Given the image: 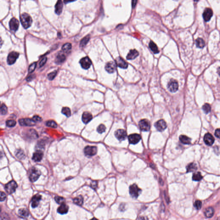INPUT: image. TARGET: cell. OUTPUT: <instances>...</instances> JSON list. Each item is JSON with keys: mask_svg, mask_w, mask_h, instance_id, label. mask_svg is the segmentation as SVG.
Wrapping results in <instances>:
<instances>
[{"mask_svg": "<svg viewBox=\"0 0 220 220\" xmlns=\"http://www.w3.org/2000/svg\"><path fill=\"white\" fill-rule=\"evenodd\" d=\"M20 19L22 26L25 29H27L31 26L32 23V19L28 14L25 13L22 14Z\"/></svg>", "mask_w": 220, "mask_h": 220, "instance_id": "6da1fadb", "label": "cell"}, {"mask_svg": "<svg viewBox=\"0 0 220 220\" xmlns=\"http://www.w3.org/2000/svg\"><path fill=\"white\" fill-rule=\"evenodd\" d=\"M129 192L132 197L137 198L141 193V190L136 184H134L129 187Z\"/></svg>", "mask_w": 220, "mask_h": 220, "instance_id": "7a4b0ae2", "label": "cell"}, {"mask_svg": "<svg viewBox=\"0 0 220 220\" xmlns=\"http://www.w3.org/2000/svg\"><path fill=\"white\" fill-rule=\"evenodd\" d=\"M179 83L177 80L172 79L167 84V88L171 92H175L179 89Z\"/></svg>", "mask_w": 220, "mask_h": 220, "instance_id": "3957f363", "label": "cell"}, {"mask_svg": "<svg viewBox=\"0 0 220 220\" xmlns=\"http://www.w3.org/2000/svg\"><path fill=\"white\" fill-rule=\"evenodd\" d=\"M17 187L18 186L16 182L14 181H12L6 184L5 188L8 193L12 194L15 192Z\"/></svg>", "mask_w": 220, "mask_h": 220, "instance_id": "277c9868", "label": "cell"}, {"mask_svg": "<svg viewBox=\"0 0 220 220\" xmlns=\"http://www.w3.org/2000/svg\"><path fill=\"white\" fill-rule=\"evenodd\" d=\"M41 175V172L36 168H33L31 170L29 176V179L31 182H34L39 179Z\"/></svg>", "mask_w": 220, "mask_h": 220, "instance_id": "5b68a950", "label": "cell"}, {"mask_svg": "<svg viewBox=\"0 0 220 220\" xmlns=\"http://www.w3.org/2000/svg\"><path fill=\"white\" fill-rule=\"evenodd\" d=\"M139 127L141 131L147 132L150 129V122L147 120L143 119L140 121L139 123Z\"/></svg>", "mask_w": 220, "mask_h": 220, "instance_id": "8992f818", "label": "cell"}, {"mask_svg": "<svg viewBox=\"0 0 220 220\" xmlns=\"http://www.w3.org/2000/svg\"><path fill=\"white\" fill-rule=\"evenodd\" d=\"M84 152L87 156H93L96 154L97 148L95 146H86L84 148Z\"/></svg>", "mask_w": 220, "mask_h": 220, "instance_id": "52a82bcc", "label": "cell"}, {"mask_svg": "<svg viewBox=\"0 0 220 220\" xmlns=\"http://www.w3.org/2000/svg\"><path fill=\"white\" fill-rule=\"evenodd\" d=\"M19 54L16 52L13 51L10 52L8 56L7 62L10 65L14 64L16 62L17 58L19 57Z\"/></svg>", "mask_w": 220, "mask_h": 220, "instance_id": "ba28073f", "label": "cell"}, {"mask_svg": "<svg viewBox=\"0 0 220 220\" xmlns=\"http://www.w3.org/2000/svg\"><path fill=\"white\" fill-rule=\"evenodd\" d=\"M19 123L22 126L26 127H32L36 124V122L33 121V119L30 118L20 119Z\"/></svg>", "mask_w": 220, "mask_h": 220, "instance_id": "9c48e42d", "label": "cell"}, {"mask_svg": "<svg viewBox=\"0 0 220 220\" xmlns=\"http://www.w3.org/2000/svg\"><path fill=\"white\" fill-rule=\"evenodd\" d=\"M19 25V21H18V19L14 17L12 18L9 22L10 29L14 32H16L18 30Z\"/></svg>", "mask_w": 220, "mask_h": 220, "instance_id": "30bf717a", "label": "cell"}, {"mask_svg": "<svg viewBox=\"0 0 220 220\" xmlns=\"http://www.w3.org/2000/svg\"><path fill=\"white\" fill-rule=\"evenodd\" d=\"M141 136L138 134H132L129 136L128 139L130 144H135L138 143L141 140Z\"/></svg>", "mask_w": 220, "mask_h": 220, "instance_id": "8fae6325", "label": "cell"}, {"mask_svg": "<svg viewBox=\"0 0 220 220\" xmlns=\"http://www.w3.org/2000/svg\"><path fill=\"white\" fill-rule=\"evenodd\" d=\"M115 135L119 141H122L125 140L127 137V133L125 130L122 129H118L116 131Z\"/></svg>", "mask_w": 220, "mask_h": 220, "instance_id": "7c38bea8", "label": "cell"}, {"mask_svg": "<svg viewBox=\"0 0 220 220\" xmlns=\"http://www.w3.org/2000/svg\"><path fill=\"white\" fill-rule=\"evenodd\" d=\"M154 126L158 131L161 132L166 129L167 124L163 120H160L155 124Z\"/></svg>", "mask_w": 220, "mask_h": 220, "instance_id": "4fadbf2b", "label": "cell"}, {"mask_svg": "<svg viewBox=\"0 0 220 220\" xmlns=\"http://www.w3.org/2000/svg\"><path fill=\"white\" fill-rule=\"evenodd\" d=\"M80 63L82 68L85 69H89L92 65L91 60L87 57L82 58L80 61Z\"/></svg>", "mask_w": 220, "mask_h": 220, "instance_id": "5bb4252c", "label": "cell"}, {"mask_svg": "<svg viewBox=\"0 0 220 220\" xmlns=\"http://www.w3.org/2000/svg\"><path fill=\"white\" fill-rule=\"evenodd\" d=\"M213 15V13L212 10L210 8H206L202 14V17L203 18L205 22H208L211 19Z\"/></svg>", "mask_w": 220, "mask_h": 220, "instance_id": "9a60e30c", "label": "cell"}, {"mask_svg": "<svg viewBox=\"0 0 220 220\" xmlns=\"http://www.w3.org/2000/svg\"><path fill=\"white\" fill-rule=\"evenodd\" d=\"M116 65L122 69H126L128 66V63L121 57H118L115 60Z\"/></svg>", "mask_w": 220, "mask_h": 220, "instance_id": "2e32d148", "label": "cell"}, {"mask_svg": "<svg viewBox=\"0 0 220 220\" xmlns=\"http://www.w3.org/2000/svg\"><path fill=\"white\" fill-rule=\"evenodd\" d=\"M204 141L206 145L208 146H211L214 143V139L211 134L208 133L205 134L204 136Z\"/></svg>", "mask_w": 220, "mask_h": 220, "instance_id": "e0dca14e", "label": "cell"}, {"mask_svg": "<svg viewBox=\"0 0 220 220\" xmlns=\"http://www.w3.org/2000/svg\"><path fill=\"white\" fill-rule=\"evenodd\" d=\"M105 70L108 73H113L115 72L116 69V64L114 62H110L107 63L105 67Z\"/></svg>", "mask_w": 220, "mask_h": 220, "instance_id": "ac0fdd59", "label": "cell"}, {"mask_svg": "<svg viewBox=\"0 0 220 220\" xmlns=\"http://www.w3.org/2000/svg\"><path fill=\"white\" fill-rule=\"evenodd\" d=\"M43 156V153L41 150H37L33 154L32 159L35 162H40L42 159Z\"/></svg>", "mask_w": 220, "mask_h": 220, "instance_id": "d6986e66", "label": "cell"}, {"mask_svg": "<svg viewBox=\"0 0 220 220\" xmlns=\"http://www.w3.org/2000/svg\"><path fill=\"white\" fill-rule=\"evenodd\" d=\"M41 199V196L39 194H37L33 196L31 199V206L33 208H36L38 206L39 202Z\"/></svg>", "mask_w": 220, "mask_h": 220, "instance_id": "ffe728a7", "label": "cell"}, {"mask_svg": "<svg viewBox=\"0 0 220 220\" xmlns=\"http://www.w3.org/2000/svg\"><path fill=\"white\" fill-rule=\"evenodd\" d=\"M92 115L88 112H85L82 115V121L84 124H88V123H89L92 120Z\"/></svg>", "mask_w": 220, "mask_h": 220, "instance_id": "44dd1931", "label": "cell"}, {"mask_svg": "<svg viewBox=\"0 0 220 220\" xmlns=\"http://www.w3.org/2000/svg\"><path fill=\"white\" fill-rule=\"evenodd\" d=\"M69 207L65 203L61 204L58 208L57 212L60 214H66L69 211Z\"/></svg>", "mask_w": 220, "mask_h": 220, "instance_id": "7402d4cb", "label": "cell"}, {"mask_svg": "<svg viewBox=\"0 0 220 220\" xmlns=\"http://www.w3.org/2000/svg\"><path fill=\"white\" fill-rule=\"evenodd\" d=\"M139 55V52L136 49H131L128 53L127 56V60H134L135 59L138 57Z\"/></svg>", "mask_w": 220, "mask_h": 220, "instance_id": "603a6c76", "label": "cell"}, {"mask_svg": "<svg viewBox=\"0 0 220 220\" xmlns=\"http://www.w3.org/2000/svg\"><path fill=\"white\" fill-rule=\"evenodd\" d=\"M63 9V2L61 1H58L57 2L56 5H55V12L56 13L60 15L62 13Z\"/></svg>", "mask_w": 220, "mask_h": 220, "instance_id": "cb8c5ba5", "label": "cell"}, {"mask_svg": "<svg viewBox=\"0 0 220 220\" xmlns=\"http://www.w3.org/2000/svg\"><path fill=\"white\" fill-rule=\"evenodd\" d=\"M66 56L64 53L62 52H58L56 58V62L58 64H60L61 63L64 62L66 60Z\"/></svg>", "mask_w": 220, "mask_h": 220, "instance_id": "d4e9b609", "label": "cell"}, {"mask_svg": "<svg viewBox=\"0 0 220 220\" xmlns=\"http://www.w3.org/2000/svg\"><path fill=\"white\" fill-rule=\"evenodd\" d=\"M214 214V209L211 207H209L206 208L204 211V214L205 217L208 218L212 217Z\"/></svg>", "mask_w": 220, "mask_h": 220, "instance_id": "484cf974", "label": "cell"}, {"mask_svg": "<svg viewBox=\"0 0 220 220\" xmlns=\"http://www.w3.org/2000/svg\"><path fill=\"white\" fill-rule=\"evenodd\" d=\"M179 139L182 143L185 144H190L191 143V138L187 137L186 135H181L179 137Z\"/></svg>", "mask_w": 220, "mask_h": 220, "instance_id": "4316f807", "label": "cell"}, {"mask_svg": "<svg viewBox=\"0 0 220 220\" xmlns=\"http://www.w3.org/2000/svg\"><path fill=\"white\" fill-rule=\"evenodd\" d=\"M149 47L150 48V49L155 54H157L159 53V51L158 48L157 46H156V45L152 41H150L149 44Z\"/></svg>", "mask_w": 220, "mask_h": 220, "instance_id": "83f0119b", "label": "cell"}, {"mask_svg": "<svg viewBox=\"0 0 220 220\" xmlns=\"http://www.w3.org/2000/svg\"><path fill=\"white\" fill-rule=\"evenodd\" d=\"M196 44L197 47L199 48H203L205 46V42L203 40V39L201 38H198L196 39Z\"/></svg>", "mask_w": 220, "mask_h": 220, "instance_id": "f1b7e54d", "label": "cell"}, {"mask_svg": "<svg viewBox=\"0 0 220 220\" xmlns=\"http://www.w3.org/2000/svg\"><path fill=\"white\" fill-rule=\"evenodd\" d=\"M73 202L74 204L78 205L81 206L83 205V197L82 196H79L74 198L73 199Z\"/></svg>", "mask_w": 220, "mask_h": 220, "instance_id": "f546056e", "label": "cell"}, {"mask_svg": "<svg viewBox=\"0 0 220 220\" xmlns=\"http://www.w3.org/2000/svg\"><path fill=\"white\" fill-rule=\"evenodd\" d=\"M90 40V35H88L87 36H85V37H83L82 40L80 41V46L81 47H83L87 44L88 42Z\"/></svg>", "mask_w": 220, "mask_h": 220, "instance_id": "4dcf8cb0", "label": "cell"}, {"mask_svg": "<svg viewBox=\"0 0 220 220\" xmlns=\"http://www.w3.org/2000/svg\"><path fill=\"white\" fill-rule=\"evenodd\" d=\"M18 214L21 217H27L29 215V212L28 210L26 208H21L19 210Z\"/></svg>", "mask_w": 220, "mask_h": 220, "instance_id": "1f68e13d", "label": "cell"}, {"mask_svg": "<svg viewBox=\"0 0 220 220\" xmlns=\"http://www.w3.org/2000/svg\"><path fill=\"white\" fill-rule=\"evenodd\" d=\"M28 138L31 139H36L38 137V135L36 131L34 129H31L28 133Z\"/></svg>", "mask_w": 220, "mask_h": 220, "instance_id": "d6a6232c", "label": "cell"}, {"mask_svg": "<svg viewBox=\"0 0 220 220\" xmlns=\"http://www.w3.org/2000/svg\"><path fill=\"white\" fill-rule=\"evenodd\" d=\"M16 155L17 157L19 159H24L25 158V154L24 151L21 149L17 150L16 152Z\"/></svg>", "mask_w": 220, "mask_h": 220, "instance_id": "836d02e7", "label": "cell"}, {"mask_svg": "<svg viewBox=\"0 0 220 220\" xmlns=\"http://www.w3.org/2000/svg\"><path fill=\"white\" fill-rule=\"evenodd\" d=\"M197 170L196 165L194 163H191L188 165L187 167V173H191L196 171Z\"/></svg>", "mask_w": 220, "mask_h": 220, "instance_id": "e575fe53", "label": "cell"}, {"mask_svg": "<svg viewBox=\"0 0 220 220\" xmlns=\"http://www.w3.org/2000/svg\"><path fill=\"white\" fill-rule=\"evenodd\" d=\"M202 178L203 177L202 176L201 173L200 172H197V173H195L193 174V176L192 177V179L194 181L199 182L202 179Z\"/></svg>", "mask_w": 220, "mask_h": 220, "instance_id": "d590c367", "label": "cell"}, {"mask_svg": "<svg viewBox=\"0 0 220 220\" xmlns=\"http://www.w3.org/2000/svg\"><path fill=\"white\" fill-rule=\"evenodd\" d=\"M62 112L63 115H66L67 117H69L71 115V110L69 107H64L63 108L62 111Z\"/></svg>", "mask_w": 220, "mask_h": 220, "instance_id": "8d00e7d4", "label": "cell"}, {"mask_svg": "<svg viewBox=\"0 0 220 220\" xmlns=\"http://www.w3.org/2000/svg\"><path fill=\"white\" fill-rule=\"evenodd\" d=\"M72 49V45L70 43H66L63 45L62 49L65 52H68Z\"/></svg>", "mask_w": 220, "mask_h": 220, "instance_id": "74e56055", "label": "cell"}, {"mask_svg": "<svg viewBox=\"0 0 220 220\" xmlns=\"http://www.w3.org/2000/svg\"><path fill=\"white\" fill-rule=\"evenodd\" d=\"M202 110L205 114H208L211 112V107L209 104L208 103H206L202 106Z\"/></svg>", "mask_w": 220, "mask_h": 220, "instance_id": "f35d334b", "label": "cell"}, {"mask_svg": "<svg viewBox=\"0 0 220 220\" xmlns=\"http://www.w3.org/2000/svg\"><path fill=\"white\" fill-rule=\"evenodd\" d=\"M46 125L48 127H52V128H56L57 127V123L53 121H48L46 122Z\"/></svg>", "mask_w": 220, "mask_h": 220, "instance_id": "ab89813d", "label": "cell"}, {"mask_svg": "<svg viewBox=\"0 0 220 220\" xmlns=\"http://www.w3.org/2000/svg\"><path fill=\"white\" fill-rule=\"evenodd\" d=\"M55 200L56 202L59 204H62L65 202V198L61 196H56L55 197Z\"/></svg>", "mask_w": 220, "mask_h": 220, "instance_id": "60d3db41", "label": "cell"}, {"mask_svg": "<svg viewBox=\"0 0 220 220\" xmlns=\"http://www.w3.org/2000/svg\"><path fill=\"white\" fill-rule=\"evenodd\" d=\"M16 121L13 120H10L6 121V125L7 126L9 127H13L16 125Z\"/></svg>", "mask_w": 220, "mask_h": 220, "instance_id": "b9f144b4", "label": "cell"}, {"mask_svg": "<svg viewBox=\"0 0 220 220\" xmlns=\"http://www.w3.org/2000/svg\"><path fill=\"white\" fill-rule=\"evenodd\" d=\"M1 112L2 115H5L8 113V107L5 104H2L1 107Z\"/></svg>", "mask_w": 220, "mask_h": 220, "instance_id": "7bdbcfd3", "label": "cell"}, {"mask_svg": "<svg viewBox=\"0 0 220 220\" xmlns=\"http://www.w3.org/2000/svg\"><path fill=\"white\" fill-rule=\"evenodd\" d=\"M194 206L195 208L197 210H199L201 209L202 206V202L201 201L197 200L195 201L194 204Z\"/></svg>", "mask_w": 220, "mask_h": 220, "instance_id": "ee69618b", "label": "cell"}, {"mask_svg": "<svg viewBox=\"0 0 220 220\" xmlns=\"http://www.w3.org/2000/svg\"><path fill=\"white\" fill-rule=\"evenodd\" d=\"M36 66H37V63L36 62H34V63H32L29 66V68H28V72L29 73H32L36 68Z\"/></svg>", "mask_w": 220, "mask_h": 220, "instance_id": "f6af8a7d", "label": "cell"}, {"mask_svg": "<svg viewBox=\"0 0 220 220\" xmlns=\"http://www.w3.org/2000/svg\"><path fill=\"white\" fill-rule=\"evenodd\" d=\"M106 127L103 124L100 125L97 128V132L99 133H102L105 131Z\"/></svg>", "mask_w": 220, "mask_h": 220, "instance_id": "bcb514c9", "label": "cell"}, {"mask_svg": "<svg viewBox=\"0 0 220 220\" xmlns=\"http://www.w3.org/2000/svg\"><path fill=\"white\" fill-rule=\"evenodd\" d=\"M57 71H55L51 73H49L48 75V78L49 80H53L57 75Z\"/></svg>", "mask_w": 220, "mask_h": 220, "instance_id": "7dc6e473", "label": "cell"}, {"mask_svg": "<svg viewBox=\"0 0 220 220\" xmlns=\"http://www.w3.org/2000/svg\"><path fill=\"white\" fill-rule=\"evenodd\" d=\"M6 197V194L4 192L0 191V201H5Z\"/></svg>", "mask_w": 220, "mask_h": 220, "instance_id": "c3c4849f", "label": "cell"}, {"mask_svg": "<svg viewBox=\"0 0 220 220\" xmlns=\"http://www.w3.org/2000/svg\"><path fill=\"white\" fill-rule=\"evenodd\" d=\"M46 61H47V58L46 57H44L43 58L42 60H41L40 63H39V67H43L45 63H46Z\"/></svg>", "mask_w": 220, "mask_h": 220, "instance_id": "681fc988", "label": "cell"}, {"mask_svg": "<svg viewBox=\"0 0 220 220\" xmlns=\"http://www.w3.org/2000/svg\"><path fill=\"white\" fill-rule=\"evenodd\" d=\"M91 187L94 190H95L98 187V183L97 182L93 181L91 183Z\"/></svg>", "mask_w": 220, "mask_h": 220, "instance_id": "f907efd6", "label": "cell"}, {"mask_svg": "<svg viewBox=\"0 0 220 220\" xmlns=\"http://www.w3.org/2000/svg\"><path fill=\"white\" fill-rule=\"evenodd\" d=\"M33 121L35 122H40L42 120L41 118H40V117L38 116H34L33 117Z\"/></svg>", "mask_w": 220, "mask_h": 220, "instance_id": "816d5d0a", "label": "cell"}, {"mask_svg": "<svg viewBox=\"0 0 220 220\" xmlns=\"http://www.w3.org/2000/svg\"><path fill=\"white\" fill-rule=\"evenodd\" d=\"M220 129H217L216 130L214 134H215L216 137H217V138H220Z\"/></svg>", "mask_w": 220, "mask_h": 220, "instance_id": "f5cc1de1", "label": "cell"}, {"mask_svg": "<svg viewBox=\"0 0 220 220\" xmlns=\"http://www.w3.org/2000/svg\"><path fill=\"white\" fill-rule=\"evenodd\" d=\"M124 208H125V204H121V205L120 206V209L121 211H124L125 209Z\"/></svg>", "mask_w": 220, "mask_h": 220, "instance_id": "db71d44e", "label": "cell"}, {"mask_svg": "<svg viewBox=\"0 0 220 220\" xmlns=\"http://www.w3.org/2000/svg\"><path fill=\"white\" fill-rule=\"evenodd\" d=\"M138 220H148L147 217H144V216H141L138 219Z\"/></svg>", "mask_w": 220, "mask_h": 220, "instance_id": "11a10c76", "label": "cell"}, {"mask_svg": "<svg viewBox=\"0 0 220 220\" xmlns=\"http://www.w3.org/2000/svg\"><path fill=\"white\" fill-rule=\"evenodd\" d=\"M137 2H138V1H135V0H134V1H132V8H135V5H136V4H137Z\"/></svg>", "mask_w": 220, "mask_h": 220, "instance_id": "9f6ffc18", "label": "cell"}, {"mask_svg": "<svg viewBox=\"0 0 220 220\" xmlns=\"http://www.w3.org/2000/svg\"><path fill=\"white\" fill-rule=\"evenodd\" d=\"M0 220H9L8 219V217H6L5 216H2L0 217Z\"/></svg>", "mask_w": 220, "mask_h": 220, "instance_id": "6f0895ef", "label": "cell"}, {"mask_svg": "<svg viewBox=\"0 0 220 220\" xmlns=\"http://www.w3.org/2000/svg\"><path fill=\"white\" fill-rule=\"evenodd\" d=\"M3 40H2V38L0 37V48H1L2 45H3Z\"/></svg>", "mask_w": 220, "mask_h": 220, "instance_id": "680465c9", "label": "cell"}, {"mask_svg": "<svg viewBox=\"0 0 220 220\" xmlns=\"http://www.w3.org/2000/svg\"><path fill=\"white\" fill-rule=\"evenodd\" d=\"M2 156H3V154H2V152L0 151V159L2 157Z\"/></svg>", "mask_w": 220, "mask_h": 220, "instance_id": "91938a15", "label": "cell"}, {"mask_svg": "<svg viewBox=\"0 0 220 220\" xmlns=\"http://www.w3.org/2000/svg\"><path fill=\"white\" fill-rule=\"evenodd\" d=\"M98 220V219H97L96 218H95V217H94V218H93L91 219V220Z\"/></svg>", "mask_w": 220, "mask_h": 220, "instance_id": "94428289", "label": "cell"}, {"mask_svg": "<svg viewBox=\"0 0 220 220\" xmlns=\"http://www.w3.org/2000/svg\"><path fill=\"white\" fill-rule=\"evenodd\" d=\"M1 211H2V208H1V207H0V212H1Z\"/></svg>", "mask_w": 220, "mask_h": 220, "instance_id": "6125c7cd", "label": "cell"}, {"mask_svg": "<svg viewBox=\"0 0 220 220\" xmlns=\"http://www.w3.org/2000/svg\"><path fill=\"white\" fill-rule=\"evenodd\" d=\"M0 104H1V103H0Z\"/></svg>", "mask_w": 220, "mask_h": 220, "instance_id": "be15d7a7", "label": "cell"}]
</instances>
